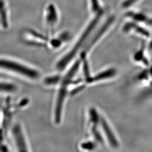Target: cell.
Segmentation results:
<instances>
[{
	"label": "cell",
	"mask_w": 152,
	"mask_h": 152,
	"mask_svg": "<svg viewBox=\"0 0 152 152\" xmlns=\"http://www.w3.org/2000/svg\"><path fill=\"white\" fill-rule=\"evenodd\" d=\"M91 3L92 10H93V12L98 13L102 11L101 10L100 7H99L98 0H91Z\"/></svg>",
	"instance_id": "4fadbf2b"
},
{
	"label": "cell",
	"mask_w": 152,
	"mask_h": 152,
	"mask_svg": "<svg viewBox=\"0 0 152 152\" xmlns=\"http://www.w3.org/2000/svg\"><path fill=\"white\" fill-rule=\"evenodd\" d=\"M116 70L115 69H110L107 70H104L100 73H98L93 77H90L89 78L86 79L88 83H91L93 82H97L99 81L109 79L115 76L116 75Z\"/></svg>",
	"instance_id": "30bf717a"
},
{
	"label": "cell",
	"mask_w": 152,
	"mask_h": 152,
	"mask_svg": "<svg viewBox=\"0 0 152 152\" xmlns=\"http://www.w3.org/2000/svg\"><path fill=\"white\" fill-rule=\"evenodd\" d=\"M114 20V17L112 16L109 19V20H108L106 22L105 24L101 28L100 30H99L98 31L97 34L93 37V39H92L90 41L89 45L86 46V49H85V52H84L83 54H86V52L89 50L96 43V42H97L98 40H99V39L106 32L107 30L110 27V26L113 22Z\"/></svg>",
	"instance_id": "ba28073f"
},
{
	"label": "cell",
	"mask_w": 152,
	"mask_h": 152,
	"mask_svg": "<svg viewBox=\"0 0 152 152\" xmlns=\"http://www.w3.org/2000/svg\"><path fill=\"white\" fill-rule=\"evenodd\" d=\"M100 122L102 129L110 144L114 148L118 147L119 146V142L110 126H109V124H108L106 121L104 119H101Z\"/></svg>",
	"instance_id": "9c48e42d"
},
{
	"label": "cell",
	"mask_w": 152,
	"mask_h": 152,
	"mask_svg": "<svg viewBox=\"0 0 152 152\" xmlns=\"http://www.w3.org/2000/svg\"><path fill=\"white\" fill-rule=\"evenodd\" d=\"M80 67V63L76 62L73 66L66 72L62 78L61 86L58 91L54 109V121L56 124H59L61 121L62 114L65 99L67 95L68 88L73 83V79Z\"/></svg>",
	"instance_id": "7a4b0ae2"
},
{
	"label": "cell",
	"mask_w": 152,
	"mask_h": 152,
	"mask_svg": "<svg viewBox=\"0 0 152 152\" xmlns=\"http://www.w3.org/2000/svg\"><path fill=\"white\" fill-rule=\"evenodd\" d=\"M10 10L7 0H0V28L7 30L10 26Z\"/></svg>",
	"instance_id": "8992f818"
},
{
	"label": "cell",
	"mask_w": 152,
	"mask_h": 152,
	"mask_svg": "<svg viewBox=\"0 0 152 152\" xmlns=\"http://www.w3.org/2000/svg\"><path fill=\"white\" fill-rule=\"evenodd\" d=\"M62 78L58 75H54L46 77L44 79V85L47 86H55L61 82Z\"/></svg>",
	"instance_id": "7c38bea8"
},
{
	"label": "cell",
	"mask_w": 152,
	"mask_h": 152,
	"mask_svg": "<svg viewBox=\"0 0 152 152\" xmlns=\"http://www.w3.org/2000/svg\"><path fill=\"white\" fill-rule=\"evenodd\" d=\"M81 147L83 149L91 150H93L95 148V145L93 142L89 141V142H84L82 144Z\"/></svg>",
	"instance_id": "5bb4252c"
},
{
	"label": "cell",
	"mask_w": 152,
	"mask_h": 152,
	"mask_svg": "<svg viewBox=\"0 0 152 152\" xmlns=\"http://www.w3.org/2000/svg\"><path fill=\"white\" fill-rule=\"evenodd\" d=\"M0 71L31 81L41 77L40 72L32 65L7 56H0Z\"/></svg>",
	"instance_id": "6da1fadb"
},
{
	"label": "cell",
	"mask_w": 152,
	"mask_h": 152,
	"mask_svg": "<svg viewBox=\"0 0 152 152\" xmlns=\"http://www.w3.org/2000/svg\"><path fill=\"white\" fill-rule=\"evenodd\" d=\"M102 12H99L97 14L93 20L91 22L85 31L82 34L80 37L77 40V42L74 45L73 48L71 49L65 55L60 59L56 64V68L58 71H62L70 63L71 61L75 57V55L79 51V49L83 45V43L86 41L88 37L89 36L92 31L95 28V26L98 23L100 17L102 15Z\"/></svg>",
	"instance_id": "3957f363"
},
{
	"label": "cell",
	"mask_w": 152,
	"mask_h": 152,
	"mask_svg": "<svg viewBox=\"0 0 152 152\" xmlns=\"http://www.w3.org/2000/svg\"><path fill=\"white\" fill-rule=\"evenodd\" d=\"M138 1V0H125L122 3V6L123 8H128L134 4Z\"/></svg>",
	"instance_id": "9a60e30c"
},
{
	"label": "cell",
	"mask_w": 152,
	"mask_h": 152,
	"mask_svg": "<svg viewBox=\"0 0 152 152\" xmlns=\"http://www.w3.org/2000/svg\"><path fill=\"white\" fill-rule=\"evenodd\" d=\"M24 39L28 43H33V45H42L44 42L47 40L45 36L40 34L34 30H26L24 33Z\"/></svg>",
	"instance_id": "52a82bcc"
},
{
	"label": "cell",
	"mask_w": 152,
	"mask_h": 152,
	"mask_svg": "<svg viewBox=\"0 0 152 152\" xmlns=\"http://www.w3.org/2000/svg\"><path fill=\"white\" fill-rule=\"evenodd\" d=\"M10 132L12 140L16 150L29 151V142L22 124L19 122L15 123L12 126Z\"/></svg>",
	"instance_id": "277c9868"
},
{
	"label": "cell",
	"mask_w": 152,
	"mask_h": 152,
	"mask_svg": "<svg viewBox=\"0 0 152 152\" xmlns=\"http://www.w3.org/2000/svg\"><path fill=\"white\" fill-rule=\"evenodd\" d=\"M44 17L46 28L49 30H53L58 20V10L54 4H50L46 6Z\"/></svg>",
	"instance_id": "5b68a950"
},
{
	"label": "cell",
	"mask_w": 152,
	"mask_h": 152,
	"mask_svg": "<svg viewBox=\"0 0 152 152\" xmlns=\"http://www.w3.org/2000/svg\"><path fill=\"white\" fill-rule=\"evenodd\" d=\"M18 88L13 82L0 79V95H10L17 92Z\"/></svg>",
	"instance_id": "8fae6325"
}]
</instances>
